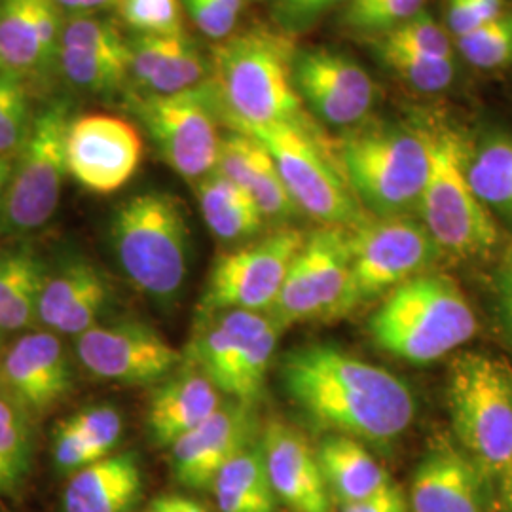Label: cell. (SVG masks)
I'll use <instances>...</instances> for the list:
<instances>
[{"instance_id":"cell-29","label":"cell","mask_w":512,"mask_h":512,"mask_svg":"<svg viewBox=\"0 0 512 512\" xmlns=\"http://www.w3.org/2000/svg\"><path fill=\"white\" fill-rule=\"evenodd\" d=\"M48 266L29 245L0 251V330L25 332L38 325V302Z\"/></svg>"},{"instance_id":"cell-3","label":"cell","mask_w":512,"mask_h":512,"mask_svg":"<svg viewBox=\"0 0 512 512\" xmlns=\"http://www.w3.org/2000/svg\"><path fill=\"white\" fill-rule=\"evenodd\" d=\"M427 147V179L418 211L442 253L458 258L490 255L499 245L494 215L478 200L467 175L471 141L437 116L418 118Z\"/></svg>"},{"instance_id":"cell-51","label":"cell","mask_w":512,"mask_h":512,"mask_svg":"<svg viewBox=\"0 0 512 512\" xmlns=\"http://www.w3.org/2000/svg\"><path fill=\"white\" fill-rule=\"evenodd\" d=\"M12 165H14V158L0 156V202H2V196H4V190H6V184L10 181Z\"/></svg>"},{"instance_id":"cell-34","label":"cell","mask_w":512,"mask_h":512,"mask_svg":"<svg viewBox=\"0 0 512 512\" xmlns=\"http://www.w3.org/2000/svg\"><path fill=\"white\" fill-rule=\"evenodd\" d=\"M35 418L0 391V495L12 494L31 471Z\"/></svg>"},{"instance_id":"cell-6","label":"cell","mask_w":512,"mask_h":512,"mask_svg":"<svg viewBox=\"0 0 512 512\" xmlns=\"http://www.w3.org/2000/svg\"><path fill=\"white\" fill-rule=\"evenodd\" d=\"M110 245L129 281L158 302L183 289L188 266V224L179 198L147 190L120 203L110 220Z\"/></svg>"},{"instance_id":"cell-5","label":"cell","mask_w":512,"mask_h":512,"mask_svg":"<svg viewBox=\"0 0 512 512\" xmlns=\"http://www.w3.org/2000/svg\"><path fill=\"white\" fill-rule=\"evenodd\" d=\"M336 158L351 194L372 215L406 217L418 209L429 164L416 124L365 120L344 131Z\"/></svg>"},{"instance_id":"cell-38","label":"cell","mask_w":512,"mask_h":512,"mask_svg":"<svg viewBox=\"0 0 512 512\" xmlns=\"http://www.w3.org/2000/svg\"><path fill=\"white\" fill-rule=\"evenodd\" d=\"M461 57L482 71L507 69L512 65V10L454 40Z\"/></svg>"},{"instance_id":"cell-21","label":"cell","mask_w":512,"mask_h":512,"mask_svg":"<svg viewBox=\"0 0 512 512\" xmlns=\"http://www.w3.org/2000/svg\"><path fill=\"white\" fill-rule=\"evenodd\" d=\"M65 12L54 0H0V67L42 76L57 69Z\"/></svg>"},{"instance_id":"cell-9","label":"cell","mask_w":512,"mask_h":512,"mask_svg":"<svg viewBox=\"0 0 512 512\" xmlns=\"http://www.w3.org/2000/svg\"><path fill=\"white\" fill-rule=\"evenodd\" d=\"M124 105L147 131L165 164L184 181L198 183L215 171L222 122L209 78L175 95H143L129 90Z\"/></svg>"},{"instance_id":"cell-17","label":"cell","mask_w":512,"mask_h":512,"mask_svg":"<svg viewBox=\"0 0 512 512\" xmlns=\"http://www.w3.org/2000/svg\"><path fill=\"white\" fill-rule=\"evenodd\" d=\"M131 46L118 23L101 14L65 16L57 71L76 92L114 97L128 88Z\"/></svg>"},{"instance_id":"cell-40","label":"cell","mask_w":512,"mask_h":512,"mask_svg":"<svg viewBox=\"0 0 512 512\" xmlns=\"http://www.w3.org/2000/svg\"><path fill=\"white\" fill-rule=\"evenodd\" d=\"M116 12L129 31L135 33V37L186 33L181 0H120Z\"/></svg>"},{"instance_id":"cell-18","label":"cell","mask_w":512,"mask_h":512,"mask_svg":"<svg viewBox=\"0 0 512 512\" xmlns=\"http://www.w3.org/2000/svg\"><path fill=\"white\" fill-rule=\"evenodd\" d=\"M143 160V139L126 118L90 112L73 116L67 131L69 175L93 194L124 188Z\"/></svg>"},{"instance_id":"cell-50","label":"cell","mask_w":512,"mask_h":512,"mask_svg":"<svg viewBox=\"0 0 512 512\" xmlns=\"http://www.w3.org/2000/svg\"><path fill=\"white\" fill-rule=\"evenodd\" d=\"M501 495H503V505L507 512H512V463L505 475L501 476Z\"/></svg>"},{"instance_id":"cell-55","label":"cell","mask_w":512,"mask_h":512,"mask_svg":"<svg viewBox=\"0 0 512 512\" xmlns=\"http://www.w3.org/2000/svg\"><path fill=\"white\" fill-rule=\"evenodd\" d=\"M274 2H277V0H274Z\"/></svg>"},{"instance_id":"cell-23","label":"cell","mask_w":512,"mask_h":512,"mask_svg":"<svg viewBox=\"0 0 512 512\" xmlns=\"http://www.w3.org/2000/svg\"><path fill=\"white\" fill-rule=\"evenodd\" d=\"M277 501L293 512H330V494L317 452L296 427L272 420L260 439Z\"/></svg>"},{"instance_id":"cell-12","label":"cell","mask_w":512,"mask_h":512,"mask_svg":"<svg viewBox=\"0 0 512 512\" xmlns=\"http://www.w3.org/2000/svg\"><path fill=\"white\" fill-rule=\"evenodd\" d=\"M357 306L348 228L323 226L306 236L268 315L283 330L306 321L340 319Z\"/></svg>"},{"instance_id":"cell-14","label":"cell","mask_w":512,"mask_h":512,"mask_svg":"<svg viewBox=\"0 0 512 512\" xmlns=\"http://www.w3.org/2000/svg\"><path fill=\"white\" fill-rule=\"evenodd\" d=\"M348 249L359 306L427 272L442 255L421 220L410 217H366L348 228Z\"/></svg>"},{"instance_id":"cell-44","label":"cell","mask_w":512,"mask_h":512,"mask_svg":"<svg viewBox=\"0 0 512 512\" xmlns=\"http://www.w3.org/2000/svg\"><path fill=\"white\" fill-rule=\"evenodd\" d=\"M52 458L55 467L69 475L101 459L65 420L55 427L52 437Z\"/></svg>"},{"instance_id":"cell-47","label":"cell","mask_w":512,"mask_h":512,"mask_svg":"<svg viewBox=\"0 0 512 512\" xmlns=\"http://www.w3.org/2000/svg\"><path fill=\"white\" fill-rule=\"evenodd\" d=\"M497 296H499V315L512 340V272L501 270L497 279Z\"/></svg>"},{"instance_id":"cell-45","label":"cell","mask_w":512,"mask_h":512,"mask_svg":"<svg viewBox=\"0 0 512 512\" xmlns=\"http://www.w3.org/2000/svg\"><path fill=\"white\" fill-rule=\"evenodd\" d=\"M340 512H410V505L403 488L389 480L376 494L342 505Z\"/></svg>"},{"instance_id":"cell-4","label":"cell","mask_w":512,"mask_h":512,"mask_svg":"<svg viewBox=\"0 0 512 512\" xmlns=\"http://www.w3.org/2000/svg\"><path fill=\"white\" fill-rule=\"evenodd\" d=\"M368 332L385 353L412 365H429L475 336L476 315L454 279L423 272L385 294L368 321Z\"/></svg>"},{"instance_id":"cell-1","label":"cell","mask_w":512,"mask_h":512,"mask_svg":"<svg viewBox=\"0 0 512 512\" xmlns=\"http://www.w3.org/2000/svg\"><path fill=\"white\" fill-rule=\"evenodd\" d=\"M279 378L304 418L327 435L387 446L414 421V395L399 376L330 344L291 349Z\"/></svg>"},{"instance_id":"cell-41","label":"cell","mask_w":512,"mask_h":512,"mask_svg":"<svg viewBox=\"0 0 512 512\" xmlns=\"http://www.w3.org/2000/svg\"><path fill=\"white\" fill-rule=\"evenodd\" d=\"M65 421L88 442V446L99 458L109 456L124 429L120 412L105 404L84 408Z\"/></svg>"},{"instance_id":"cell-48","label":"cell","mask_w":512,"mask_h":512,"mask_svg":"<svg viewBox=\"0 0 512 512\" xmlns=\"http://www.w3.org/2000/svg\"><path fill=\"white\" fill-rule=\"evenodd\" d=\"M55 4L65 12L71 14H99L110 8H116L120 0H54Z\"/></svg>"},{"instance_id":"cell-28","label":"cell","mask_w":512,"mask_h":512,"mask_svg":"<svg viewBox=\"0 0 512 512\" xmlns=\"http://www.w3.org/2000/svg\"><path fill=\"white\" fill-rule=\"evenodd\" d=\"M141 490L143 473L137 458L109 454L73 473L63 492V511L128 512Z\"/></svg>"},{"instance_id":"cell-26","label":"cell","mask_w":512,"mask_h":512,"mask_svg":"<svg viewBox=\"0 0 512 512\" xmlns=\"http://www.w3.org/2000/svg\"><path fill=\"white\" fill-rule=\"evenodd\" d=\"M222 177L238 184L255 202L264 220L293 219L298 213L270 152L253 135L228 129L220 137L217 167Z\"/></svg>"},{"instance_id":"cell-35","label":"cell","mask_w":512,"mask_h":512,"mask_svg":"<svg viewBox=\"0 0 512 512\" xmlns=\"http://www.w3.org/2000/svg\"><path fill=\"white\" fill-rule=\"evenodd\" d=\"M374 52L389 73L416 92H444L452 86L458 74L456 57L414 54L378 44H374Z\"/></svg>"},{"instance_id":"cell-27","label":"cell","mask_w":512,"mask_h":512,"mask_svg":"<svg viewBox=\"0 0 512 512\" xmlns=\"http://www.w3.org/2000/svg\"><path fill=\"white\" fill-rule=\"evenodd\" d=\"M224 397L196 368L160 385L148 404L147 425L154 444L169 448L219 410Z\"/></svg>"},{"instance_id":"cell-33","label":"cell","mask_w":512,"mask_h":512,"mask_svg":"<svg viewBox=\"0 0 512 512\" xmlns=\"http://www.w3.org/2000/svg\"><path fill=\"white\" fill-rule=\"evenodd\" d=\"M467 175L486 209L512 222V135L494 133L471 143Z\"/></svg>"},{"instance_id":"cell-11","label":"cell","mask_w":512,"mask_h":512,"mask_svg":"<svg viewBox=\"0 0 512 512\" xmlns=\"http://www.w3.org/2000/svg\"><path fill=\"white\" fill-rule=\"evenodd\" d=\"M241 133L253 135L270 152L298 211L323 226L353 228L366 219L338 165L330 162L311 126L272 124Z\"/></svg>"},{"instance_id":"cell-52","label":"cell","mask_w":512,"mask_h":512,"mask_svg":"<svg viewBox=\"0 0 512 512\" xmlns=\"http://www.w3.org/2000/svg\"><path fill=\"white\" fill-rule=\"evenodd\" d=\"M503 270L512 272V243L505 249V255H503Z\"/></svg>"},{"instance_id":"cell-36","label":"cell","mask_w":512,"mask_h":512,"mask_svg":"<svg viewBox=\"0 0 512 512\" xmlns=\"http://www.w3.org/2000/svg\"><path fill=\"white\" fill-rule=\"evenodd\" d=\"M427 0H349L342 10V27L359 37H382L425 8Z\"/></svg>"},{"instance_id":"cell-46","label":"cell","mask_w":512,"mask_h":512,"mask_svg":"<svg viewBox=\"0 0 512 512\" xmlns=\"http://www.w3.org/2000/svg\"><path fill=\"white\" fill-rule=\"evenodd\" d=\"M475 0H444V27L454 37H465L482 27Z\"/></svg>"},{"instance_id":"cell-53","label":"cell","mask_w":512,"mask_h":512,"mask_svg":"<svg viewBox=\"0 0 512 512\" xmlns=\"http://www.w3.org/2000/svg\"><path fill=\"white\" fill-rule=\"evenodd\" d=\"M4 336H6V334L0 330V348H2V344H4Z\"/></svg>"},{"instance_id":"cell-8","label":"cell","mask_w":512,"mask_h":512,"mask_svg":"<svg viewBox=\"0 0 512 512\" xmlns=\"http://www.w3.org/2000/svg\"><path fill=\"white\" fill-rule=\"evenodd\" d=\"M71 120L73 103L67 97H54L35 112L0 202L2 238L29 236L54 217L69 175L67 131Z\"/></svg>"},{"instance_id":"cell-37","label":"cell","mask_w":512,"mask_h":512,"mask_svg":"<svg viewBox=\"0 0 512 512\" xmlns=\"http://www.w3.org/2000/svg\"><path fill=\"white\" fill-rule=\"evenodd\" d=\"M33 116L25 80L0 71V156H18L29 137Z\"/></svg>"},{"instance_id":"cell-10","label":"cell","mask_w":512,"mask_h":512,"mask_svg":"<svg viewBox=\"0 0 512 512\" xmlns=\"http://www.w3.org/2000/svg\"><path fill=\"white\" fill-rule=\"evenodd\" d=\"M281 329L268 313L222 311L205 319L190 346L192 368L239 403L260 399Z\"/></svg>"},{"instance_id":"cell-16","label":"cell","mask_w":512,"mask_h":512,"mask_svg":"<svg viewBox=\"0 0 512 512\" xmlns=\"http://www.w3.org/2000/svg\"><path fill=\"white\" fill-rule=\"evenodd\" d=\"M293 80L302 105L330 128L359 126L376 103L378 88L365 67L330 48L298 50Z\"/></svg>"},{"instance_id":"cell-54","label":"cell","mask_w":512,"mask_h":512,"mask_svg":"<svg viewBox=\"0 0 512 512\" xmlns=\"http://www.w3.org/2000/svg\"><path fill=\"white\" fill-rule=\"evenodd\" d=\"M0 71H2V67H0Z\"/></svg>"},{"instance_id":"cell-49","label":"cell","mask_w":512,"mask_h":512,"mask_svg":"<svg viewBox=\"0 0 512 512\" xmlns=\"http://www.w3.org/2000/svg\"><path fill=\"white\" fill-rule=\"evenodd\" d=\"M150 512H207L200 503L184 495H164L152 501Z\"/></svg>"},{"instance_id":"cell-39","label":"cell","mask_w":512,"mask_h":512,"mask_svg":"<svg viewBox=\"0 0 512 512\" xmlns=\"http://www.w3.org/2000/svg\"><path fill=\"white\" fill-rule=\"evenodd\" d=\"M372 44L433 57H456L450 33L425 8L382 37L372 38Z\"/></svg>"},{"instance_id":"cell-13","label":"cell","mask_w":512,"mask_h":512,"mask_svg":"<svg viewBox=\"0 0 512 512\" xmlns=\"http://www.w3.org/2000/svg\"><path fill=\"white\" fill-rule=\"evenodd\" d=\"M304 241V232L283 226L249 245L222 253L207 277L198 304L200 313L205 319L230 310L268 313Z\"/></svg>"},{"instance_id":"cell-31","label":"cell","mask_w":512,"mask_h":512,"mask_svg":"<svg viewBox=\"0 0 512 512\" xmlns=\"http://www.w3.org/2000/svg\"><path fill=\"white\" fill-rule=\"evenodd\" d=\"M194 188L203 220L215 238L226 243H239L262 230L264 217L256 209L255 202L219 171L194 183Z\"/></svg>"},{"instance_id":"cell-15","label":"cell","mask_w":512,"mask_h":512,"mask_svg":"<svg viewBox=\"0 0 512 512\" xmlns=\"http://www.w3.org/2000/svg\"><path fill=\"white\" fill-rule=\"evenodd\" d=\"M74 351L95 378L124 385L160 382L183 361L181 351L141 321L95 325L76 336Z\"/></svg>"},{"instance_id":"cell-19","label":"cell","mask_w":512,"mask_h":512,"mask_svg":"<svg viewBox=\"0 0 512 512\" xmlns=\"http://www.w3.org/2000/svg\"><path fill=\"white\" fill-rule=\"evenodd\" d=\"M73 387V368L52 330H25L0 353V391L35 420L61 403Z\"/></svg>"},{"instance_id":"cell-7","label":"cell","mask_w":512,"mask_h":512,"mask_svg":"<svg viewBox=\"0 0 512 512\" xmlns=\"http://www.w3.org/2000/svg\"><path fill=\"white\" fill-rule=\"evenodd\" d=\"M446 397L459 448L490 480H501L512 463L511 366L486 353H459Z\"/></svg>"},{"instance_id":"cell-32","label":"cell","mask_w":512,"mask_h":512,"mask_svg":"<svg viewBox=\"0 0 512 512\" xmlns=\"http://www.w3.org/2000/svg\"><path fill=\"white\" fill-rule=\"evenodd\" d=\"M211 492L220 512H275V497L260 444H251L222 467Z\"/></svg>"},{"instance_id":"cell-42","label":"cell","mask_w":512,"mask_h":512,"mask_svg":"<svg viewBox=\"0 0 512 512\" xmlns=\"http://www.w3.org/2000/svg\"><path fill=\"white\" fill-rule=\"evenodd\" d=\"M184 14L215 42L234 35L239 29L247 0H181Z\"/></svg>"},{"instance_id":"cell-22","label":"cell","mask_w":512,"mask_h":512,"mask_svg":"<svg viewBox=\"0 0 512 512\" xmlns=\"http://www.w3.org/2000/svg\"><path fill=\"white\" fill-rule=\"evenodd\" d=\"M410 512H488L490 478L461 448L433 446L416 467Z\"/></svg>"},{"instance_id":"cell-2","label":"cell","mask_w":512,"mask_h":512,"mask_svg":"<svg viewBox=\"0 0 512 512\" xmlns=\"http://www.w3.org/2000/svg\"><path fill=\"white\" fill-rule=\"evenodd\" d=\"M293 35L270 25H251L211 50V86L220 122L232 131L291 124L311 126L294 90Z\"/></svg>"},{"instance_id":"cell-43","label":"cell","mask_w":512,"mask_h":512,"mask_svg":"<svg viewBox=\"0 0 512 512\" xmlns=\"http://www.w3.org/2000/svg\"><path fill=\"white\" fill-rule=\"evenodd\" d=\"M349 0H277L274 2L275 27L289 35L310 31L330 12L344 8Z\"/></svg>"},{"instance_id":"cell-24","label":"cell","mask_w":512,"mask_h":512,"mask_svg":"<svg viewBox=\"0 0 512 512\" xmlns=\"http://www.w3.org/2000/svg\"><path fill=\"white\" fill-rule=\"evenodd\" d=\"M109 296V281L93 262L82 256L67 258L54 272L48 270L38 302V325L76 338L97 325Z\"/></svg>"},{"instance_id":"cell-25","label":"cell","mask_w":512,"mask_h":512,"mask_svg":"<svg viewBox=\"0 0 512 512\" xmlns=\"http://www.w3.org/2000/svg\"><path fill=\"white\" fill-rule=\"evenodd\" d=\"M129 78L133 92L175 95L200 86L211 76V59L188 33L133 37Z\"/></svg>"},{"instance_id":"cell-20","label":"cell","mask_w":512,"mask_h":512,"mask_svg":"<svg viewBox=\"0 0 512 512\" xmlns=\"http://www.w3.org/2000/svg\"><path fill=\"white\" fill-rule=\"evenodd\" d=\"M253 406L224 401L196 429L169 446L173 475L190 490H211L222 467L255 444Z\"/></svg>"},{"instance_id":"cell-30","label":"cell","mask_w":512,"mask_h":512,"mask_svg":"<svg viewBox=\"0 0 512 512\" xmlns=\"http://www.w3.org/2000/svg\"><path fill=\"white\" fill-rule=\"evenodd\" d=\"M315 452L330 497L340 505L366 499L391 480L361 440L327 435Z\"/></svg>"}]
</instances>
